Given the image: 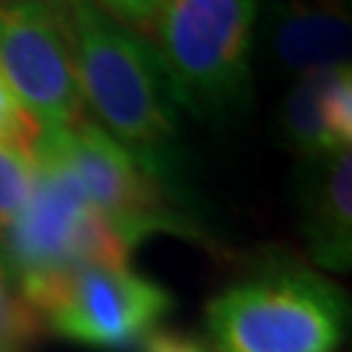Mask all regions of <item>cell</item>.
Here are the masks:
<instances>
[{
  "instance_id": "obj_3",
  "label": "cell",
  "mask_w": 352,
  "mask_h": 352,
  "mask_svg": "<svg viewBox=\"0 0 352 352\" xmlns=\"http://www.w3.org/2000/svg\"><path fill=\"white\" fill-rule=\"evenodd\" d=\"M256 0H162L151 50L170 97L201 120H227L251 97Z\"/></svg>"
},
{
  "instance_id": "obj_5",
  "label": "cell",
  "mask_w": 352,
  "mask_h": 352,
  "mask_svg": "<svg viewBox=\"0 0 352 352\" xmlns=\"http://www.w3.org/2000/svg\"><path fill=\"white\" fill-rule=\"evenodd\" d=\"M26 302L42 324L91 350H128L160 327L173 298L131 266H87L55 279Z\"/></svg>"
},
{
  "instance_id": "obj_13",
  "label": "cell",
  "mask_w": 352,
  "mask_h": 352,
  "mask_svg": "<svg viewBox=\"0 0 352 352\" xmlns=\"http://www.w3.org/2000/svg\"><path fill=\"white\" fill-rule=\"evenodd\" d=\"M34 186L32 157L0 149V238L16 225Z\"/></svg>"
},
{
  "instance_id": "obj_1",
  "label": "cell",
  "mask_w": 352,
  "mask_h": 352,
  "mask_svg": "<svg viewBox=\"0 0 352 352\" xmlns=\"http://www.w3.org/2000/svg\"><path fill=\"white\" fill-rule=\"evenodd\" d=\"M81 100L175 201L180 183L175 102L149 39L113 21L89 0H65Z\"/></svg>"
},
{
  "instance_id": "obj_6",
  "label": "cell",
  "mask_w": 352,
  "mask_h": 352,
  "mask_svg": "<svg viewBox=\"0 0 352 352\" xmlns=\"http://www.w3.org/2000/svg\"><path fill=\"white\" fill-rule=\"evenodd\" d=\"M0 78L39 131L84 120L68 13L47 0L0 3Z\"/></svg>"
},
{
  "instance_id": "obj_7",
  "label": "cell",
  "mask_w": 352,
  "mask_h": 352,
  "mask_svg": "<svg viewBox=\"0 0 352 352\" xmlns=\"http://www.w3.org/2000/svg\"><path fill=\"white\" fill-rule=\"evenodd\" d=\"M76 177L87 201L131 248L154 232L183 235L190 225L154 177L97 123L78 120L58 131H39Z\"/></svg>"
},
{
  "instance_id": "obj_2",
  "label": "cell",
  "mask_w": 352,
  "mask_h": 352,
  "mask_svg": "<svg viewBox=\"0 0 352 352\" xmlns=\"http://www.w3.org/2000/svg\"><path fill=\"white\" fill-rule=\"evenodd\" d=\"M347 327V295L287 258L256 266L206 305L212 352H337Z\"/></svg>"
},
{
  "instance_id": "obj_8",
  "label": "cell",
  "mask_w": 352,
  "mask_h": 352,
  "mask_svg": "<svg viewBox=\"0 0 352 352\" xmlns=\"http://www.w3.org/2000/svg\"><path fill=\"white\" fill-rule=\"evenodd\" d=\"M300 235L318 272L352 266V154L329 151L302 160Z\"/></svg>"
},
{
  "instance_id": "obj_17",
  "label": "cell",
  "mask_w": 352,
  "mask_h": 352,
  "mask_svg": "<svg viewBox=\"0 0 352 352\" xmlns=\"http://www.w3.org/2000/svg\"><path fill=\"white\" fill-rule=\"evenodd\" d=\"M47 3H52V6H60V8H65V0H47Z\"/></svg>"
},
{
  "instance_id": "obj_14",
  "label": "cell",
  "mask_w": 352,
  "mask_h": 352,
  "mask_svg": "<svg viewBox=\"0 0 352 352\" xmlns=\"http://www.w3.org/2000/svg\"><path fill=\"white\" fill-rule=\"evenodd\" d=\"M39 136V126L26 107L0 78V149H11L32 157Z\"/></svg>"
},
{
  "instance_id": "obj_15",
  "label": "cell",
  "mask_w": 352,
  "mask_h": 352,
  "mask_svg": "<svg viewBox=\"0 0 352 352\" xmlns=\"http://www.w3.org/2000/svg\"><path fill=\"white\" fill-rule=\"evenodd\" d=\"M102 13H107L113 21L126 29H136L141 34H149L154 19L162 8V0H89Z\"/></svg>"
},
{
  "instance_id": "obj_4",
  "label": "cell",
  "mask_w": 352,
  "mask_h": 352,
  "mask_svg": "<svg viewBox=\"0 0 352 352\" xmlns=\"http://www.w3.org/2000/svg\"><path fill=\"white\" fill-rule=\"evenodd\" d=\"M32 162V196L16 225L0 238V258L24 300L87 266H128L133 248L87 201L71 170L42 136Z\"/></svg>"
},
{
  "instance_id": "obj_12",
  "label": "cell",
  "mask_w": 352,
  "mask_h": 352,
  "mask_svg": "<svg viewBox=\"0 0 352 352\" xmlns=\"http://www.w3.org/2000/svg\"><path fill=\"white\" fill-rule=\"evenodd\" d=\"M321 115L327 128L329 144L334 151L352 146V71L342 65L327 71L324 91H321Z\"/></svg>"
},
{
  "instance_id": "obj_10",
  "label": "cell",
  "mask_w": 352,
  "mask_h": 352,
  "mask_svg": "<svg viewBox=\"0 0 352 352\" xmlns=\"http://www.w3.org/2000/svg\"><path fill=\"white\" fill-rule=\"evenodd\" d=\"M327 71L298 76V81L285 94V102L279 107V133L282 141L295 151L300 160H314L321 154H329L327 128L321 115V91H324Z\"/></svg>"
},
{
  "instance_id": "obj_9",
  "label": "cell",
  "mask_w": 352,
  "mask_h": 352,
  "mask_svg": "<svg viewBox=\"0 0 352 352\" xmlns=\"http://www.w3.org/2000/svg\"><path fill=\"white\" fill-rule=\"evenodd\" d=\"M272 50L298 76L350 65L352 19L344 0H285L272 16Z\"/></svg>"
},
{
  "instance_id": "obj_11",
  "label": "cell",
  "mask_w": 352,
  "mask_h": 352,
  "mask_svg": "<svg viewBox=\"0 0 352 352\" xmlns=\"http://www.w3.org/2000/svg\"><path fill=\"white\" fill-rule=\"evenodd\" d=\"M42 318L13 287L11 272L0 258V352H24L29 342L37 340Z\"/></svg>"
},
{
  "instance_id": "obj_16",
  "label": "cell",
  "mask_w": 352,
  "mask_h": 352,
  "mask_svg": "<svg viewBox=\"0 0 352 352\" xmlns=\"http://www.w3.org/2000/svg\"><path fill=\"white\" fill-rule=\"evenodd\" d=\"M141 352H212V347L204 340L186 334V331H175V329L157 327L149 331L144 340L139 342Z\"/></svg>"
}]
</instances>
